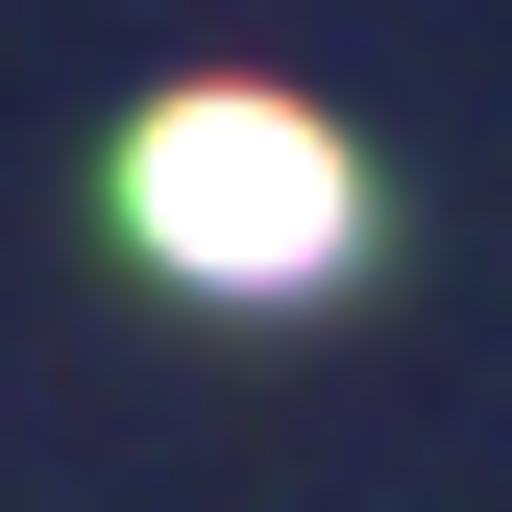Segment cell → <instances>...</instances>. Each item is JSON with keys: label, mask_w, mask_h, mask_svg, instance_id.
Returning <instances> with one entry per match:
<instances>
[{"label": "cell", "mask_w": 512, "mask_h": 512, "mask_svg": "<svg viewBox=\"0 0 512 512\" xmlns=\"http://www.w3.org/2000/svg\"><path fill=\"white\" fill-rule=\"evenodd\" d=\"M122 244L196 269V293H317V269L366 244V171H342V122H317V98L196 74V98L122 122Z\"/></svg>", "instance_id": "6da1fadb"}]
</instances>
